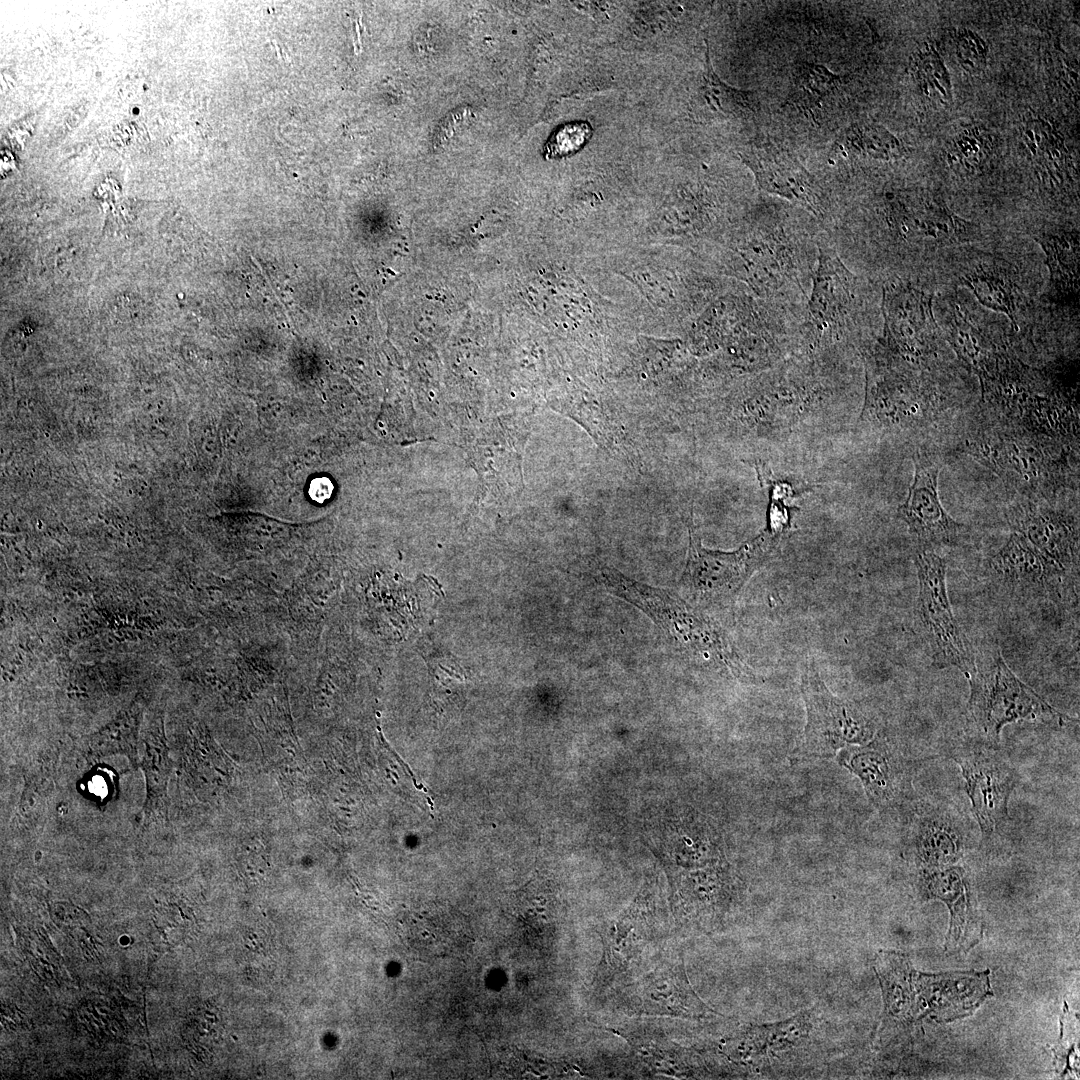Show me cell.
Wrapping results in <instances>:
<instances>
[{"mask_svg": "<svg viewBox=\"0 0 1080 1080\" xmlns=\"http://www.w3.org/2000/svg\"><path fill=\"white\" fill-rule=\"evenodd\" d=\"M825 236L822 224L800 222L790 210L759 204L725 239L721 266L756 299L803 318Z\"/></svg>", "mask_w": 1080, "mask_h": 1080, "instance_id": "1", "label": "cell"}, {"mask_svg": "<svg viewBox=\"0 0 1080 1080\" xmlns=\"http://www.w3.org/2000/svg\"><path fill=\"white\" fill-rule=\"evenodd\" d=\"M879 225L840 254L843 261L885 271L883 281L915 252L973 242L979 228L939 198L921 192L887 189L878 201ZM882 281V282H883Z\"/></svg>", "mask_w": 1080, "mask_h": 1080, "instance_id": "2", "label": "cell"}, {"mask_svg": "<svg viewBox=\"0 0 1080 1080\" xmlns=\"http://www.w3.org/2000/svg\"><path fill=\"white\" fill-rule=\"evenodd\" d=\"M873 305L871 284L843 262L826 233L799 328L800 349L862 350L871 344Z\"/></svg>", "mask_w": 1080, "mask_h": 1080, "instance_id": "3", "label": "cell"}, {"mask_svg": "<svg viewBox=\"0 0 1080 1080\" xmlns=\"http://www.w3.org/2000/svg\"><path fill=\"white\" fill-rule=\"evenodd\" d=\"M959 449L1026 499L1050 502L1069 479L1066 446L1013 423L978 426Z\"/></svg>", "mask_w": 1080, "mask_h": 1080, "instance_id": "4", "label": "cell"}, {"mask_svg": "<svg viewBox=\"0 0 1080 1080\" xmlns=\"http://www.w3.org/2000/svg\"><path fill=\"white\" fill-rule=\"evenodd\" d=\"M862 353L865 419L897 431H924L948 410V398L930 376L929 367L908 364L873 344Z\"/></svg>", "mask_w": 1080, "mask_h": 1080, "instance_id": "5", "label": "cell"}, {"mask_svg": "<svg viewBox=\"0 0 1080 1080\" xmlns=\"http://www.w3.org/2000/svg\"><path fill=\"white\" fill-rule=\"evenodd\" d=\"M875 970L883 993V1026L894 1025L915 998L919 1002L924 999L919 1016L949 1021L966 1016L989 994L987 973L921 974L904 955L893 951L877 954ZM919 1002L914 1005L909 1022Z\"/></svg>", "mask_w": 1080, "mask_h": 1080, "instance_id": "6", "label": "cell"}, {"mask_svg": "<svg viewBox=\"0 0 1080 1080\" xmlns=\"http://www.w3.org/2000/svg\"><path fill=\"white\" fill-rule=\"evenodd\" d=\"M966 678L968 714L991 743L998 742L1007 724L1022 720L1061 723L1066 718L1012 672L999 649L975 655V666Z\"/></svg>", "mask_w": 1080, "mask_h": 1080, "instance_id": "7", "label": "cell"}, {"mask_svg": "<svg viewBox=\"0 0 1080 1080\" xmlns=\"http://www.w3.org/2000/svg\"><path fill=\"white\" fill-rule=\"evenodd\" d=\"M913 562L918 579L915 624L932 666L956 667L967 677L975 666L976 654L952 611L946 586L947 562L933 549L919 548Z\"/></svg>", "mask_w": 1080, "mask_h": 1080, "instance_id": "8", "label": "cell"}, {"mask_svg": "<svg viewBox=\"0 0 1080 1080\" xmlns=\"http://www.w3.org/2000/svg\"><path fill=\"white\" fill-rule=\"evenodd\" d=\"M782 535L768 529L731 552L709 550L691 526L681 583L703 604H730L746 582L776 553Z\"/></svg>", "mask_w": 1080, "mask_h": 1080, "instance_id": "9", "label": "cell"}, {"mask_svg": "<svg viewBox=\"0 0 1080 1080\" xmlns=\"http://www.w3.org/2000/svg\"><path fill=\"white\" fill-rule=\"evenodd\" d=\"M880 312L882 329L874 344L908 364L929 367L941 339L933 294L901 277L887 279L881 285Z\"/></svg>", "mask_w": 1080, "mask_h": 1080, "instance_id": "10", "label": "cell"}, {"mask_svg": "<svg viewBox=\"0 0 1080 1080\" xmlns=\"http://www.w3.org/2000/svg\"><path fill=\"white\" fill-rule=\"evenodd\" d=\"M801 692L807 722L795 756L800 759H826L845 747L872 741L875 723L851 701L831 693L820 677L812 659L801 676Z\"/></svg>", "mask_w": 1080, "mask_h": 1080, "instance_id": "11", "label": "cell"}, {"mask_svg": "<svg viewBox=\"0 0 1080 1080\" xmlns=\"http://www.w3.org/2000/svg\"><path fill=\"white\" fill-rule=\"evenodd\" d=\"M960 766L965 791L985 843L1005 836L1010 827V796L1020 776L1001 752L988 745H967L951 754Z\"/></svg>", "mask_w": 1080, "mask_h": 1080, "instance_id": "12", "label": "cell"}, {"mask_svg": "<svg viewBox=\"0 0 1080 1080\" xmlns=\"http://www.w3.org/2000/svg\"><path fill=\"white\" fill-rule=\"evenodd\" d=\"M600 580L609 590L645 611L688 650L707 657L720 645L722 633L676 595L630 580L611 568L600 569Z\"/></svg>", "mask_w": 1080, "mask_h": 1080, "instance_id": "13", "label": "cell"}, {"mask_svg": "<svg viewBox=\"0 0 1080 1080\" xmlns=\"http://www.w3.org/2000/svg\"><path fill=\"white\" fill-rule=\"evenodd\" d=\"M1012 531L1022 535L1066 581L1078 583L1079 522L1048 501L1022 498L1006 511Z\"/></svg>", "mask_w": 1080, "mask_h": 1080, "instance_id": "14", "label": "cell"}, {"mask_svg": "<svg viewBox=\"0 0 1080 1080\" xmlns=\"http://www.w3.org/2000/svg\"><path fill=\"white\" fill-rule=\"evenodd\" d=\"M914 475L905 501L897 516L907 525L919 549L954 546L965 533L943 507L938 493L939 463L928 451L913 455Z\"/></svg>", "mask_w": 1080, "mask_h": 1080, "instance_id": "15", "label": "cell"}, {"mask_svg": "<svg viewBox=\"0 0 1080 1080\" xmlns=\"http://www.w3.org/2000/svg\"><path fill=\"white\" fill-rule=\"evenodd\" d=\"M740 156L752 172L759 191L802 208L824 227L830 211L829 197L796 157L771 144H753Z\"/></svg>", "mask_w": 1080, "mask_h": 1080, "instance_id": "16", "label": "cell"}, {"mask_svg": "<svg viewBox=\"0 0 1080 1080\" xmlns=\"http://www.w3.org/2000/svg\"><path fill=\"white\" fill-rule=\"evenodd\" d=\"M987 571L996 584L1017 597L1061 600L1070 587L1074 588L1014 531L988 559Z\"/></svg>", "mask_w": 1080, "mask_h": 1080, "instance_id": "17", "label": "cell"}, {"mask_svg": "<svg viewBox=\"0 0 1080 1080\" xmlns=\"http://www.w3.org/2000/svg\"><path fill=\"white\" fill-rule=\"evenodd\" d=\"M839 762L862 782L869 799L878 807H893L911 790L912 765L886 743L873 739L841 751Z\"/></svg>", "mask_w": 1080, "mask_h": 1080, "instance_id": "18", "label": "cell"}, {"mask_svg": "<svg viewBox=\"0 0 1080 1080\" xmlns=\"http://www.w3.org/2000/svg\"><path fill=\"white\" fill-rule=\"evenodd\" d=\"M940 331L957 357L978 377L981 391L998 379L1013 355L1006 343L957 302L946 311Z\"/></svg>", "mask_w": 1080, "mask_h": 1080, "instance_id": "19", "label": "cell"}, {"mask_svg": "<svg viewBox=\"0 0 1080 1080\" xmlns=\"http://www.w3.org/2000/svg\"><path fill=\"white\" fill-rule=\"evenodd\" d=\"M632 995L639 1010L650 1015L692 1020L722 1016L693 990L682 959L661 965L645 975L633 988Z\"/></svg>", "mask_w": 1080, "mask_h": 1080, "instance_id": "20", "label": "cell"}, {"mask_svg": "<svg viewBox=\"0 0 1080 1080\" xmlns=\"http://www.w3.org/2000/svg\"><path fill=\"white\" fill-rule=\"evenodd\" d=\"M919 810L911 834L920 864L925 869H939L958 861L967 841L962 819L939 806L925 805Z\"/></svg>", "mask_w": 1080, "mask_h": 1080, "instance_id": "21", "label": "cell"}, {"mask_svg": "<svg viewBox=\"0 0 1080 1080\" xmlns=\"http://www.w3.org/2000/svg\"><path fill=\"white\" fill-rule=\"evenodd\" d=\"M960 281L981 305L1005 314L1018 330L1021 292L1011 265L994 258L977 261L962 273Z\"/></svg>", "mask_w": 1080, "mask_h": 1080, "instance_id": "22", "label": "cell"}, {"mask_svg": "<svg viewBox=\"0 0 1080 1080\" xmlns=\"http://www.w3.org/2000/svg\"><path fill=\"white\" fill-rule=\"evenodd\" d=\"M1045 253L1049 271V294L1055 301L1079 299V232L1076 229H1052L1034 236Z\"/></svg>", "mask_w": 1080, "mask_h": 1080, "instance_id": "23", "label": "cell"}, {"mask_svg": "<svg viewBox=\"0 0 1080 1080\" xmlns=\"http://www.w3.org/2000/svg\"><path fill=\"white\" fill-rule=\"evenodd\" d=\"M920 882L924 897L939 899L950 910L949 941L953 937L954 940L949 945H960V939L971 937L968 932L971 928L980 930L974 924L971 894L962 868L948 866L939 869H924Z\"/></svg>", "mask_w": 1080, "mask_h": 1080, "instance_id": "24", "label": "cell"}, {"mask_svg": "<svg viewBox=\"0 0 1080 1080\" xmlns=\"http://www.w3.org/2000/svg\"><path fill=\"white\" fill-rule=\"evenodd\" d=\"M791 89L786 105L815 117L823 102L836 92L843 77L824 65L800 61L792 69Z\"/></svg>", "mask_w": 1080, "mask_h": 1080, "instance_id": "25", "label": "cell"}, {"mask_svg": "<svg viewBox=\"0 0 1080 1080\" xmlns=\"http://www.w3.org/2000/svg\"><path fill=\"white\" fill-rule=\"evenodd\" d=\"M141 768L143 770L147 797L142 811V822L148 825L167 815V783L171 763L166 744L161 736H153L146 742Z\"/></svg>", "mask_w": 1080, "mask_h": 1080, "instance_id": "26", "label": "cell"}, {"mask_svg": "<svg viewBox=\"0 0 1080 1080\" xmlns=\"http://www.w3.org/2000/svg\"><path fill=\"white\" fill-rule=\"evenodd\" d=\"M647 927L645 917L636 904L605 925L602 938L607 960L612 966L627 964L640 952L647 941Z\"/></svg>", "mask_w": 1080, "mask_h": 1080, "instance_id": "27", "label": "cell"}, {"mask_svg": "<svg viewBox=\"0 0 1080 1080\" xmlns=\"http://www.w3.org/2000/svg\"><path fill=\"white\" fill-rule=\"evenodd\" d=\"M408 939L413 943V951L424 957H441L455 953L465 944L463 922L442 920L441 918H418L410 922Z\"/></svg>", "mask_w": 1080, "mask_h": 1080, "instance_id": "28", "label": "cell"}, {"mask_svg": "<svg viewBox=\"0 0 1080 1080\" xmlns=\"http://www.w3.org/2000/svg\"><path fill=\"white\" fill-rule=\"evenodd\" d=\"M838 146L841 150L864 158L891 161L901 157V142L885 127L875 123H857L847 128Z\"/></svg>", "mask_w": 1080, "mask_h": 1080, "instance_id": "29", "label": "cell"}, {"mask_svg": "<svg viewBox=\"0 0 1080 1080\" xmlns=\"http://www.w3.org/2000/svg\"><path fill=\"white\" fill-rule=\"evenodd\" d=\"M703 75L702 93L710 108L728 117L748 118L758 110V101L751 91L733 88L713 71L708 55Z\"/></svg>", "mask_w": 1080, "mask_h": 1080, "instance_id": "30", "label": "cell"}, {"mask_svg": "<svg viewBox=\"0 0 1080 1080\" xmlns=\"http://www.w3.org/2000/svg\"><path fill=\"white\" fill-rule=\"evenodd\" d=\"M631 1045L638 1052L639 1057L650 1067L658 1072L679 1077H700L694 1057L664 1042L640 1037L631 1038ZM699 1069V1068H698Z\"/></svg>", "mask_w": 1080, "mask_h": 1080, "instance_id": "31", "label": "cell"}, {"mask_svg": "<svg viewBox=\"0 0 1080 1080\" xmlns=\"http://www.w3.org/2000/svg\"><path fill=\"white\" fill-rule=\"evenodd\" d=\"M989 141L981 127H967L952 140L948 161L959 172L973 174L987 159Z\"/></svg>", "mask_w": 1080, "mask_h": 1080, "instance_id": "32", "label": "cell"}, {"mask_svg": "<svg viewBox=\"0 0 1080 1080\" xmlns=\"http://www.w3.org/2000/svg\"><path fill=\"white\" fill-rule=\"evenodd\" d=\"M914 75L923 93L947 102L951 99L949 75L934 49L921 51L914 59Z\"/></svg>", "mask_w": 1080, "mask_h": 1080, "instance_id": "33", "label": "cell"}, {"mask_svg": "<svg viewBox=\"0 0 1080 1080\" xmlns=\"http://www.w3.org/2000/svg\"><path fill=\"white\" fill-rule=\"evenodd\" d=\"M592 130L588 123L574 122L560 127L544 146L546 157L558 158L578 152L589 140Z\"/></svg>", "mask_w": 1080, "mask_h": 1080, "instance_id": "34", "label": "cell"}, {"mask_svg": "<svg viewBox=\"0 0 1080 1080\" xmlns=\"http://www.w3.org/2000/svg\"><path fill=\"white\" fill-rule=\"evenodd\" d=\"M957 56L964 69L977 72L986 64L987 46L978 35L964 30L957 37Z\"/></svg>", "mask_w": 1080, "mask_h": 1080, "instance_id": "35", "label": "cell"}]
</instances>
